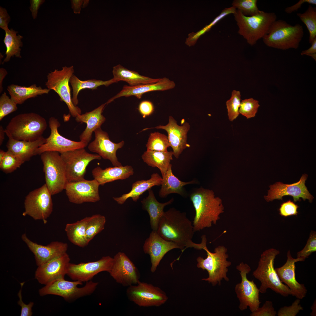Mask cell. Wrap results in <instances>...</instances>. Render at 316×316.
I'll return each mask as SVG.
<instances>
[{
  "label": "cell",
  "mask_w": 316,
  "mask_h": 316,
  "mask_svg": "<svg viewBox=\"0 0 316 316\" xmlns=\"http://www.w3.org/2000/svg\"><path fill=\"white\" fill-rule=\"evenodd\" d=\"M156 231L165 240L178 245L182 248V252L188 248L202 250L201 243H196L192 241L195 232L192 221L185 212L174 208L164 212Z\"/></svg>",
  "instance_id": "6da1fadb"
},
{
  "label": "cell",
  "mask_w": 316,
  "mask_h": 316,
  "mask_svg": "<svg viewBox=\"0 0 316 316\" xmlns=\"http://www.w3.org/2000/svg\"><path fill=\"white\" fill-rule=\"evenodd\" d=\"M190 198L195 211L193 223L195 232L216 225L224 212L221 200L215 197L212 190L202 188L194 190Z\"/></svg>",
  "instance_id": "7a4b0ae2"
},
{
  "label": "cell",
  "mask_w": 316,
  "mask_h": 316,
  "mask_svg": "<svg viewBox=\"0 0 316 316\" xmlns=\"http://www.w3.org/2000/svg\"><path fill=\"white\" fill-rule=\"evenodd\" d=\"M280 252L274 248L264 251L261 255L258 266L253 275L261 282L260 292L265 293L270 288L284 297L291 295L289 288L280 280L274 268V260Z\"/></svg>",
  "instance_id": "3957f363"
},
{
  "label": "cell",
  "mask_w": 316,
  "mask_h": 316,
  "mask_svg": "<svg viewBox=\"0 0 316 316\" xmlns=\"http://www.w3.org/2000/svg\"><path fill=\"white\" fill-rule=\"evenodd\" d=\"M233 15L239 28L238 33L252 46L267 34L272 25L277 19L274 13L261 11L255 15L248 16L237 10Z\"/></svg>",
  "instance_id": "277c9868"
},
{
  "label": "cell",
  "mask_w": 316,
  "mask_h": 316,
  "mask_svg": "<svg viewBox=\"0 0 316 316\" xmlns=\"http://www.w3.org/2000/svg\"><path fill=\"white\" fill-rule=\"evenodd\" d=\"M303 28L300 24L292 25L282 20H276L272 25L267 34L262 38L267 46L286 50L297 49L304 35Z\"/></svg>",
  "instance_id": "5b68a950"
},
{
  "label": "cell",
  "mask_w": 316,
  "mask_h": 316,
  "mask_svg": "<svg viewBox=\"0 0 316 316\" xmlns=\"http://www.w3.org/2000/svg\"><path fill=\"white\" fill-rule=\"evenodd\" d=\"M47 126L44 118L31 112L20 114L13 117L5 130L15 140L33 141L43 136Z\"/></svg>",
  "instance_id": "8992f818"
},
{
  "label": "cell",
  "mask_w": 316,
  "mask_h": 316,
  "mask_svg": "<svg viewBox=\"0 0 316 316\" xmlns=\"http://www.w3.org/2000/svg\"><path fill=\"white\" fill-rule=\"evenodd\" d=\"M202 249L207 253V257L205 258L199 256L196 259L197 267L203 270H206L208 277L203 278L202 280L207 281L213 286L220 285L221 281L224 279L226 281L229 280L227 276L228 268L231 265L230 261L227 260L229 255L227 254V249L224 245H220L216 247L213 253L208 249L206 243L203 245Z\"/></svg>",
  "instance_id": "52a82bcc"
},
{
  "label": "cell",
  "mask_w": 316,
  "mask_h": 316,
  "mask_svg": "<svg viewBox=\"0 0 316 316\" xmlns=\"http://www.w3.org/2000/svg\"><path fill=\"white\" fill-rule=\"evenodd\" d=\"M60 154L56 151H47L40 154L45 184L52 195L65 190L68 182L65 164Z\"/></svg>",
  "instance_id": "ba28073f"
},
{
  "label": "cell",
  "mask_w": 316,
  "mask_h": 316,
  "mask_svg": "<svg viewBox=\"0 0 316 316\" xmlns=\"http://www.w3.org/2000/svg\"><path fill=\"white\" fill-rule=\"evenodd\" d=\"M82 282L78 281H70L64 278L54 280L40 289L39 294L41 296L54 295L61 296L67 301L74 300L92 294L96 288L98 283L91 280L86 282L85 285L79 288Z\"/></svg>",
  "instance_id": "9c48e42d"
},
{
  "label": "cell",
  "mask_w": 316,
  "mask_h": 316,
  "mask_svg": "<svg viewBox=\"0 0 316 316\" xmlns=\"http://www.w3.org/2000/svg\"><path fill=\"white\" fill-rule=\"evenodd\" d=\"M51 195L45 184L29 192L25 197L23 215L42 220L46 224L53 209Z\"/></svg>",
  "instance_id": "30bf717a"
},
{
  "label": "cell",
  "mask_w": 316,
  "mask_h": 316,
  "mask_svg": "<svg viewBox=\"0 0 316 316\" xmlns=\"http://www.w3.org/2000/svg\"><path fill=\"white\" fill-rule=\"evenodd\" d=\"M74 72L73 66H64L60 70L55 69L48 74L45 85L47 89L53 90L58 94L60 100L67 105L72 116L76 117L81 114V110L73 104L72 100L69 83Z\"/></svg>",
  "instance_id": "8fae6325"
},
{
  "label": "cell",
  "mask_w": 316,
  "mask_h": 316,
  "mask_svg": "<svg viewBox=\"0 0 316 316\" xmlns=\"http://www.w3.org/2000/svg\"><path fill=\"white\" fill-rule=\"evenodd\" d=\"M236 269L240 271L241 278L240 283L237 284L235 287L236 296L239 301L238 308L243 311L248 307L251 312L256 310L259 307L261 302L259 300V289L254 280H249L247 274L251 270L250 266L243 262L236 266Z\"/></svg>",
  "instance_id": "7c38bea8"
},
{
  "label": "cell",
  "mask_w": 316,
  "mask_h": 316,
  "mask_svg": "<svg viewBox=\"0 0 316 316\" xmlns=\"http://www.w3.org/2000/svg\"><path fill=\"white\" fill-rule=\"evenodd\" d=\"M126 294L130 301L140 307H159L168 299L166 293L159 287L140 281L135 285L128 287Z\"/></svg>",
  "instance_id": "4fadbf2b"
},
{
  "label": "cell",
  "mask_w": 316,
  "mask_h": 316,
  "mask_svg": "<svg viewBox=\"0 0 316 316\" xmlns=\"http://www.w3.org/2000/svg\"><path fill=\"white\" fill-rule=\"evenodd\" d=\"M60 154L65 164L68 182L84 179L86 168L89 163L94 160L101 159L98 154L90 153L84 148Z\"/></svg>",
  "instance_id": "5bb4252c"
},
{
  "label": "cell",
  "mask_w": 316,
  "mask_h": 316,
  "mask_svg": "<svg viewBox=\"0 0 316 316\" xmlns=\"http://www.w3.org/2000/svg\"><path fill=\"white\" fill-rule=\"evenodd\" d=\"M49 123L51 130L50 135L46 138V142L37 149V154L40 155L47 151H56L60 153L84 148L88 145L87 144L81 141H74L61 135L58 130L60 124L58 119L55 117H51Z\"/></svg>",
  "instance_id": "9a60e30c"
},
{
  "label": "cell",
  "mask_w": 316,
  "mask_h": 316,
  "mask_svg": "<svg viewBox=\"0 0 316 316\" xmlns=\"http://www.w3.org/2000/svg\"><path fill=\"white\" fill-rule=\"evenodd\" d=\"M113 262V257L106 256L94 262L78 264L70 263L66 274L74 281L86 282L100 272L106 271L109 273Z\"/></svg>",
  "instance_id": "2e32d148"
},
{
  "label": "cell",
  "mask_w": 316,
  "mask_h": 316,
  "mask_svg": "<svg viewBox=\"0 0 316 316\" xmlns=\"http://www.w3.org/2000/svg\"><path fill=\"white\" fill-rule=\"evenodd\" d=\"M308 176L307 174H304L298 181L292 184H285L278 182L270 185L267 195L264 196L265 199L267 202L275 199L282 200L284 196L290 195L293 197L295 202L300 201V197L304 201L308 199L311 202L314 197L310 193L305 184Z\"/></svg>",
  "instance_id": "e0dca14e"
},
{
  "label": "cell",
  "mask_w": 316,
  "mask_h": 316,
  "mask_svg": "<svg viewBox=\"0 0 316 316\" xmlns=\"http://www.w3.org/2000/svg\"><path fill=\"white\" fill-rule=\"evenodd\" d=\"M113 258V264L109 272L111 277L117 283L124 286L137 284L140 281V272L127 255L119 252Z\"/></svg>",
  "instance_id": "ac0fdd59"
},
{
  "label": "cell",
  "mask_w": 316,
  "mask_h": 316,
  "mask_svg": "<svg viewBox=\"0 0 316 316\" xmlns=\"http://www.w3.org/2000/svg\"><path fill=\"white\" fill-rule=\"evenodd\" d=\"M100 184L95 179H84L68 182L65 190L69 201L77 204L85 202H95L100 200L99 188Z\"/></svg>",
  "instance_id": "d6986e66"
},
{
  "label": "cell",
  "mask_w": 316,
  "mask_h": 316,
  "mask_svg": "<svg viewBox=\"0 0 316 316\" xmlns=\"http://www.w3.org/2000/svg\"><path fill=\"white\" fill-rule=\"evenodd\" d=\"M143 248L145 253L150 256L151 263L150 271L152 273L155 272L160 262L168 252L174 249L183 250L176 243L165 240L154 231L145 241Z\"/></svg>",
  "instance_id": "ffe728a7"
},
{
  "label": "cell",
  "mask_w": 316,
  "mask_h": 316,
  "mask_svg": "<svg viewBox=\"0 0 316 316\" xmlns=\"http://www.w3.org/2000/svg\"><path fill=\"white\" fill-rule=\"evenodd\" d=\"M70 259L67 253L38 266L35 278L45 285L56 279L64 278Z\"/></svg>",
  "instance_id": "44dd1931"
},
{
  "label": "cell",
  "mask_w": 316,
  "mask_h": 316,
  "mask_svg": "<svg viewBox=\"0 0 316 316\" xmlns=\"http://www.w3.org/2000/svg\"><path fill=\"white\" fill-rule=\"evenodd\" d=\"M94 133L95 139L89 144V150L96 153L104 159L109 160L114 166H122L118 160L116 152L123 147L124 141L118 143L113 142L110 140L107 133L103 130L101 127L95 130Z\"/></svg>",
  "instance_id": "7402d4cb"
},
{
  "label": "cell",
  "mask_w": 316,
  "mask_h": 316,
  "mask_svg": "<svg viewBox=\"0 0 316 316\" xmlns=\"http://www.w3.org/2000/svg\"><path fill=\"white\" fill-rule=\"evenodd\" d=\"M190 126L188 122L182 126H179L176 121L171 116H170L168 123L165 126L159 125L155 127L144 129L143 130L151 129H161L165 130L168 134V139L173 150V155L177 159L184 150L189 145L187 142V133Z\"/></svg>",
  "instance_id": "603a6c76"
},
{
  "label": "cell",
  "mask_w": 316,
  "mask_h": 316,
  "mask_svg": "<svg viewBox=\"0 0 316 316\" xmlns=\"http://www.w3.org/2000/svg\"><path fill=\"white\" fill-rule=\"evenodd\" d=\"M21 238L34 254L38 266L67 253L68 248L67 243L58 241L47 245L38 244L30 240L25 233L22 235Z\"/></svg>",
  "instance_id": "cb8c5ba5"
},
{
  "label": "cell",
  "mask_w": 316,
  "mask_h": 316,
  "mask_svg": "<svg viewBox=\"0 0 316 316\" xmlns=\"http://www.w3.org/2000/svg\"><path fill=\"white\" fill-rule=\"evenodd\" d=\"M287 256L286 263L281 267L275 268V270L280 280L290 289L291 295L302 299L305 296L307 290L304 284L297 281L295 272V263L301 260L298 258H293L290 250L288 251Z\"/></svg>",
  "instance_id": "d4e9b609"
},
{
  "label": "cell",
  "mask_w": 316,
  "mask_h": 316,
  "mask_svg": "<svg viewBox=\"0 0 316 316\" xmlns=\"http://www.w3.org/2000/svg\"><path fill=\"white\" fill-rule=\"evenodd\" d=\"M8 139L6 144L7 151L22 160L24 163L29 161L33 156L37 154V150L46 142V138L42 136L33 141L16 140L5 129Z\"/></svg>",
  "instance_id": "484cf974"
},
{
  "label": "cell",
  "mask_w": 316,
  "mask_h": 316,
  "mask_svg": "<svg viewBox=\"0 0 316 316\" xmlns=\"http://www.w3.org/2000/svg\"><path fill=\"white\" fill-rule=\"evenodd\" d=\"M175 86L174 82L168 78H160L158 82L154 83L140 85L136 86H123L121 90L116 95L109 99L106 102L108 104L115 99L122 97H128L134 96L140 99L146 93L155 91H164L174 88Z\"/></svg>",
  "instance_id": "4316f807"
},
{
  "label": "cell",
  "mask_w": 316,
  "mask_h": 316,
  "mask_svg": "<svg viewBox=\"0 0 316 316\" xmlns=\"http://www.w3.org/2000/svg\"><path fill=\"white\" fill-rule=\"evenodd\" d=\"M106 104V103L102 104L91 111L78 115L75 117L77 122L85 123L87 125L79 136L80 141L88 144L91 139L93 132L101 127L105 121L106 118L102 113Z\"/></svg>",
  "instance_id": "83f0119b"
},
{
  "label": "cell",
  "mask_w": 316,
  "mask_h": 316,
  "mask_svg": "<svg viewBox=\"0 0 316 316\" xmlns=\"http://www.w3.org/2000/svg\"><path fill=\"white\" fill-rule=\"evenodd\" d=\"M134 170L130 166H114L103 169L97 166L92 171L94 179L100 185L118 180H124L128 178L134 174Z\"/></svg>",
  "instance_id": "f1b7e54d"
},
{
  "label": "cell",
  "mask_w": 316,
  "mask_h": 316,
  "mask_svg": "<svg viewBox=\"0 0 316 316\" xmlns=\"http://www.w3.org/2000/svg\"><path fill=\"white\" fill-rule=\"evenodd\" d=\"M162 178L157 173L153 174L150 179L137 181L133 183L132 189L128 193L123 194L119 197H113L118 204L122 205L127 200L131 198L134 202H137L140 196L147 190L154 186L161 185Z\"/></svg>",
  "instance_id": "f546056e"
},
{
  "label": "cell",
  "mask_w": 316,
  "mask_h": 316,
  "mask_svg": "<svg viewBox=\"0 0 316 316\" xmlns=\"http://www.w3.org/2000/svg\"><path fill=\"white\" fill-rule=\"evenodd\" d=\"M148 190V195L141 201L142 209L148 213L150 223L152 231H156L159 221L163 214L164 207L171 204L174 199L171 198L164 203L159 202L156 199L151 188Z\"/></svg>",
  "instance_id": "4dcf8cb0"
},
{
  "label": "cell",
  "mask_w": 316,
  "mask_h": 316,
  "mask_svg": "<svg viewBox=\"0 0 316 316\" xmlns=\"http://www.w3.org/2000/svg\"><path fill=\"white\" fill-rule=\"evenodd\" d=\"M112 73L113 78L117 83L121 81H125L131 86L155 83L160 79L141 75L138 72L129 70L119 64L113 67Z\"/></svg>",
  "instance_id": "1f68e13d"
},
{
  "label": "cell",
  "mask_w": 316,
  "mask_h": 316,
  "mask_svg": "<svg viewBox=\"0 0 316 316\" xmlns=\"http://www.w3.org/2000/svg\"><path fill=\"white\" fill-rule=\"evenodd\" d=\"M7 90L11 98L16 104H21L27 99L38 95L47 94L50 90L37 87L35 84L28 87L21 86L12 84L7 87Z\"/></svg>",
  "instance_id": "d6a6232c"
},
{
  "label": "cell",
  "mask_w": 316,
  "mask_h": 316,
  "mask_svg": "<svg viewBox=\"0 0 316 316\" xmlns=\"http://www.w3.org/2000/svg\"><path fill=\"white\" fill-rule=\"evenodd\" d=\"M172 165L170 164L165 176L162 178L161 187L159 191V196L162 198L166 197L172 193H176L182 196L184 195L183 187L187 185L195 183L196 182L192 181L184 182L179 180L173 174Z\"/></svg>",
  "instance_id": "836d02e7"
},
{
  "label": "cell",
  "mask_w": 316,
  "mask_h": 316,
  "mask_svg": "<svg viewBox=\"0 0 316 316\" xmlns=\"http://www.w3.org/2000/svg\"><path fill=\"white\" fill-rule=\"evenodd\" d=\"M173 155L172 151L164 152L147 150L142 155V158L148 166L158 168L163 178L166 174L171 161L173 159Z\"/></svg>",
  "instance_id": "e575fe53"
},
{
  "label": "cell",
  "mask_w": 316,
  "mask_h": 316,
  "mask_svg": "<svg viewBox=\"0 0 316 316\" xmlns=\"http://www.w3.org/2000/svg\"><path fill=\"white\" fill-rule=\"evenodd\" d=\"M88 217L80 220L66 224L65 231L70 242L78 247L84 248L88 244L86 237V227Z\"/></svg>",
  "instance_id": "d590c367"
},
{
  "label": "cell",
  "mask_w": 316,
  "mask_h": 316,
  "mask_svg": "<svg viewBox=\"0 0 316 316\" xmlns=\"http://www.w3.org/2000/svg\"><path fill=\"white\" fill-rule=\"evenodd\" d=\"M69 82L72 86L73 89L72 100L73 103L75 106H77L78 104V96L81 90L85 89L95 90L97 89L98 87L102 85L108 86L112 84L117 83L113 78L105 81L95 79L83 81L79 79L73 74L71 77Z\"/></svg>",
  "instance_id": "8d00e7d4"
},
{
  "label": "cell",
  "mask_w": 316,
  "mask_h": 316,
  "mask_svg": "<svg viewBox=\"0 0 316 316\" xmlns=\"http://www.w3.org/2000/svg\"><path fill=\"white\" fill-rule=\"evenodd\" d=\"M5 31V34L4 42L6 48L5 53L6 56L2 64L9 61L11 57L14 56L16 57L21 58V49L20 47L23 46L21 39L23 37L19 35H17L16 34L18 32L12 29H8Z\"/></svg>",
  "instance_id": "74e56055"
},
{
  "label": "cell",
  "mask_w": 316,
  "mask_h": 316,
  "mask_svg": "<svg viewBox=\"0 0 316 316\" xmlns=\"http://www.w3.org/2000/svg\"><path fill=\"white\" fill-rule=\"evenodd\" d=\"M106 222L105 216L100 214L88 217L86 227V237L88 243L95 236L104 229Z\"/></svg>",
  "instance_id": "f35d334b"
},
{
  "label": "cell",
  "mask_w": 316,
  "mask_h": 316,
  "mask_svg": "<svg viewBox=\"0 0 316 316\" xmlns=\"http://www.w3.org/2000/svg\"><path fill=\"white\" fill-rule=\"evenodd\" d=\"M300 20L305 25L309 33V42L311 44L316 38V9L311 5L303 13H297Z\"/></svg>",
  "instance_id": "ab89813d"
},
{
  "label": "cell",
  "mask_w": 316,
  "mask_h": 316,
  "mask_svg": "<svg viewBox=\"0 0 316 316\" xmlns=\"http://www.w3.org/2000/svg\"><path fill=\"white\" fill-rule=\"evenodd\" d=\"M146 146L147 150L166 152L170 145L166 135L155 132L150 133Z\"/></svg>",
  "instance_id": "60d3db41"
},
{
  "label": "cell",
  "mask_w": 316,
  "mask_h": 316,
  "mask_svg": "<svg viewBox=\"0 0 316 316\" xmlns=\"http://www.w3.org/2000/svg\"><path fill=\"white\" fill-rule=\"evenodd\" d=\"M257 0H235L233 1L232 6L240 11L246 16H252L259 12L257 6Z\"/></svg>",
  "instance_id": "b9f144b4"
},
{
  "label": "cell",
  "mask_w": 316,
  "mask_h": 316,
  "mask_svg": "<svg viewBox=\"0 0 316 316\" xmlns=\"http://www.w3.org/2000/svg\"><path fill=\"white\" fill-rule=\"evenodd\" d=\"M241 97L240 92L233 90L232 92L230 99L226 102L229 119L231 121L236 119L239 114V109L241 104Z\"/></svg>",
  "instance_id": "7bdbcfd3"
},
{
  "label": "cell",
  "mask_w": 316,
  "mask_h": 316,
  "mask_svg": "<svg viewBox=\"0 0 316 316\" xmlns=\"http://www.w3.org/2000/svg\"><path fill=\"white\" fill-rule=\"evenodd\" d=\"M23 163L20 159L7 151L3 161L0 163V169L6 173H10L19 168Z\"/></svg>",
  "instance_id": "ee69618b"
},
{
  "label": "cell",
  "mask_w": 316,
  "mask_h": 316,
  "mask_svg": "<svg viewBox=\"0 0 316 316\" xmlns=\"http://www.w3.org/2000/svg\"><path fill=\"white\" fill-rule=\"evenodd\" d=\"M260 105L258 101L253 98L245 99L241 102L239 109V114L247 119L254 117Z\"/></svg>",
  "instance_id": "f6af8a7d"
},
{
  "label": "cell",
  "mask_w": 316,
  "mask_h": 316,
  "mask_svg": "<svg viewBox=\"0 0 316 316\" xmlns=\"http://www.w3.org/2000/svg\"><path fill=\"white\" fill-rule=\"evenodd\" d=\"M17 104L4 92L0 97V121L9 114L16 111Z\"/></svg>",
  "instance_id": "bcb514c9"
},
{
  "label": "cell",
  "mask_w": 316,
  "mask_h": 316,
  "mask_svg": "<svg viewBox=\"0 0 316 316\" xmlns=\"http://www.w3.org/2000/svg\"><path fill=\"white\" fill-rule=\"evenodd\" d=\"M316 251V233L312 231L304 248L298 252L297 258L304 261L313 252Z\"/></svg>",
  "instance_id": "7dc6e473"
},
{
  "label": "cell",
  "mask_w": 316,
  "mask_h": 316,
  "mask_svg": "<svg viewBox=\"0 0 316 316\" xmlns=\"http://www.w3.org/2000/svg\"><path fill=\"white\" fill-rule=\"evenodd\" d=\"M300 299L297 298L291 306L281 308L278 311V316H295L303 308L300 304Z\"/></svg>",
  "instance_id": "c3c4849f"
},
{
  "label": "cell",
  "mask_w": 316,
  "mask_h": 316,
  "mask_svg": "<svg viewBox=\"0 0 316 316\" xmlns=\"http://www.w3.org/2000/svg\"><path fill=\"white\" fill-rule=\"evenodd\" d=\"M277 312L273 306L272 302L267 300L261 308L252 312L250 316H275Z\"/></svg>",
  "instance_id": "681fc988"
},
{
  "label": "cell",
  "mask_w": 316,
  "mask_h": 316,
  "mask_svg": "<svg viewBox=\"0 0 316 316\" xmlns=\"http://www.w3.org/2000/svg\"><path fill=\"white\" fill-rule=\"evenodd\" d=\"M299 206L290 200L283 202L279 209V214L282 216L287 217L297 215L298 213L297 209Z\"/></svg>",
  "instance_id": "f907efd6"
},
{
  "label": "cell",
  "mask_w": 316,
  "mask_h": 316,
  "mask_svg": "<svg viewBox=\"0 0 316 316\" xmlns=\"http://www.w3.org/2000/svg\"><path fill=\"white\" fill-rule=\"evenodd\" d=\"M24 283L23 282L20 283L21 288L18 294L19 298L18 304L21 307V316H31L32 315V308L34 305V303L31 302L27 305L24 303L22 299L21 291Z\"/></svg>",
  "instance_id": "816d5d0a"
},
{
  "label": "cell",
  "mask_w": 316,
  "mask_h": 316,
  "mask_svg": "<svg viewBox=\"0 0 316 316\" xmlns=\"http://www.w3.org/2000/svg\"><path fill=\"white\" fill-rule=\"evenodd\" d=\"M154 106L152 103L148 100L141 101L139 104L138 109L143 118L151 115L154 111Z\"/></svg>",
  "instance_id": "f5cc1de1"
},
{
  "label": "cell",
  "mask_w": 316,
  "mask_h": 316,
  "mask_svg": "<svg viewBox=\"0 0 316 316\" xmlns=\"http://www.w3.org/2000/svg\"><path fill=\"white\" fill-rule=\"evenodd\" d=\"M10 20V17L6 9L0 6V28L4 31L9 29L8 25Z\"/></svg>",
  "instance_id": "db71d44e"
},
{
  "label": "cell",
  "mask_w": 316,
  "mask_h": 316,
  "mask_svg": "<svg viewBox=\"0 0 316 316\" xmlns=\"http://www.w3.org/2000/svg\"><path fill=\"white\" fill-rule=\"evenodd\" d=\"M305 3L313 5L316 4V0H300L294 5L286 8L285 11L287 13L290 14L297 11L300 8L302 5Z\"/></svg>",
  "instance_id": "11a10c76"
},
{
  "label": "cell",
  "mask_w": 316,
  "mask_h": 316,
  "mask_svg": "<svg viewBox=\"0 0 316 316\" xmlns=\"http://www.w3.org/2000/svg\"><path fill=\"white\" fill-rule=\"evenodd\" d=\"M45 2L44 0H31L30 9L31 12L33 19H35L37 16L38 11L40 6Z\"/></svg>",
  "instance_id": "9f6ffc18"
},
{
  "label": "cell",
  "mask_w": 316,
  "mask_h": 316,
  "mask_svg": "<svg viewBox=\"0 0 316 316\" xmlns=\"http://www.w3.org/2000/svg\"><path fill=\"white\" fill-rule=\"evenodd\" d=\"M71 7L75 13H80L81 6L83 3L82 0H71Z\"/></svg>",
  "instance_id": "6f0895ef"
},
{
  "label": "cell",
  "mask_w": 316,
  "mask_h": 316,
  "mask_svg": "<svg viewBox=\"0 0 316 316\" xmlns=\"http://www.w3.org/2000/svg\"><path fill=\"white\" fill-rule=\"evenodd\" d=\"M311 46L308 49L303 51L301 53L302 55H305L308 56L316 53V38L311 44Z\"/></svg>",
  "instance_id": "680465c9"
},
{
  "label": "cell",
  "mask_w": 316,
  "mask_h": 316,
  "mask_svg": "<svg viewBox=\"0 0 316 316\" xmlns=\"http://www.w3.org/2000/svg\"><path fill=\"white\" fill-rule=\"evenodd\" d=\"M7 72L5 68H0V93H1L3 90L2 83L3 80L7 74Z\"/></svg>",
  "instance_id": "91938a15"
},
{
  "label": "cell",
  "mask_w": 316,
  "mask_h": 316,
  "mask_svg": "<svg viewBox=\"0 0 316 316\" xmlns=\"http://www.w3.org/2000/svg\"><path fill=\"white\" fill-rule=\"evenodd\" d=\"M5 129H4L2 126H0V145H1L3 143L4 139L5 134Z\"/></svg>",
  "instance_id": "94428289"
},
{
  "label": "cell",
  "mask_w": 316,
  "mask_h": 316,
  "mask_svg": "<svg viewBox=\"0 0 316 316\" xmlns=\"http://www.w3.org/2000/svg\"><path fill=\"white\" fill-rule=\"evenodd\" d=\"M311 309H312V311L310 314V315L312 316H316V301H314V303L312 305Z\"/></svg>",
  "instance_id": "6125c7cd"
},
{
  "label": "cell",
  "mask_w": 316,
  "mask_h": 316,
  "mask_svg": "<svg viewBox=\"0 0 316 316\" xmlns=\"http://www.w3.org/2000/svg\"><path fill=\"white\" fill-rule=\"evenodd\" d=\"M6 153V152H5L1 149L0 150V163H1L3 161Z\"/></svg>",
  "instance_id": "be15d7a7"
},
{
  "label": "cell",
  "mask_w": 316,
  "mask_h": 316,
  "mask_svg": "<svg viewBox=\"0 0 316 316\" xmlns=\"http://www.w3.org/2000/svg\"><path fill=\"white\" fill-rule=\"evenodd\" d=\"M89 0H83V6L82 7V8H84L86 7L87 6V5H88V3H89Z\"/></svg>",
  "instance_id": "e7e4bbea"
}]
</instances>
